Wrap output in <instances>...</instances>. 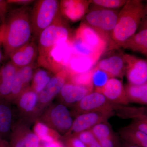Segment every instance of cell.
Instances as JSON below:
<instances>
[{"label":"cell","instance_id":"6da1fadb","mask_svg":"<svg viewBox=\"0 0 147 147\" xmlns=\"http://www.w3.org/2000/svg\"><path fill=\"white\" fill-rule=\"evenodd\" d=\"M30 11L26 6L13 9L4 22L3 47L5 59L33 39Z\"/></svg>","mask_w":147,"mask_h":147},{"label":"cell","instance_id":"7a4b0ae2","mask_svg":"<svg viewBox=\"0 0 147 147\" xmlns=\"http://www.w3.org/2000/svg\"><path fill=\"white\" fill-rule=\"evenodd\" d=\"M145 6L140 0H129L119 13L111 35L110 49L121 47L135 34L144 16Z\"/></svg>","mask_w":147,"mask_h":147},{"label":"cell","instance_id":"3957f363","mask_svg":"<svg viewBox=\"0 0 147 147\" xmlns=\"http://www.w3.org/2000/svg\"><path fill=\"white\" fill-rule=\"evenodd\" d=\"M72 36L68 23L60 13L38 37V57L46 55L56 45L69 41Z\"/></svg>","mask_w":147,"mask_h":147},{"label":"cell","instance_id":"277c9868","mask_svg":"<svg viewBox=\"0 0 147 147\" xmlns=\"http://www.w3.org/2000/svg\"><path fill=\"white\" fill-rule=\"evenodd\" d=\"M60 1L39 0L30 11V21L33 36L37 39L43 30L50 26L60 14Z\"/></svg>","mask_w":147,"mask_h":147},{"label":"cell","instance_id":"5b68a950","mask_svg":"<svg viewBox=\"0 0 147 147\" xmlns=\"http://www.w3.org/2000/svg\"><path fill=\"white\" fill-rule=\"evenodd\" d=\"M119 12L95 6L88 10L83 22L102 34L111 42V35L117 22Z\"/></svg>","mask_w":147,"mask_h":147},{"label":"cell","instance_id":"8992f818","mask_svg":"<svg viewBox=\"0 0 147 147\" xmlns=\"http://www.w3.org/2000/svg\"><path fill=\"white\" fill-rule=\"evenodd\" d=\"M72 55L69 41L56 45L46 55L38 57V65L55 73L66 69Z\"/></svg>","mask_w":147,"mask_h":147},{"label":"cell","instance_id":"52a82bcc","mask_svg":"<svg viewBox=\"0 0 147 147\" xmlns=\"http://www.w3.org/2000/svg\"><path fill=\"white\" fill-rule=\"evenodd\" d=\"M40 121L58 133L66 134L70 131L74 121L71 113L65 104L50 106L42 115Z\"/></svg>","mask_w":147,"mask_h":147},{"label":"cell","instance_id":"ba28073f","mask_svg":"<svg viewBox=\"0 0 147 147\" xmlns=\"http://www.w3.org/2000/svg\"><path fill=\"white\" fill-rule=\"evenodd\" d=\"M115 111L89 112L78 115L74 120L70 131L65 134L66 137L74 136L86 130H89L95 125L103 122L114 116Z\"/></svg>","mask_w":147,"mask_h":147},{"label":"cell","instance_id":"9c48e42d","mask_svg":"<svg viewBox=\"0 0 147 147\" xmlns=\"http://www.w3.org/2000/svg\"><path fill=\"white\" fill-rule=\"evenodd\" d=\"M115 105L101 93L93 91L74 105V111L77 115L89 112L114 111Z\"/></svg>","mask_w":147,"mask_h":147},{"label":"cell","instance_id":"30bf717a","mask_svg":"<svg viewBox=\"0 0 147 147\" xmlns=\"http://www.w3.org/2000/svg\"><path fill=\"white\" fill-rule=\"evenodd\" d=\"M73 36L82 40L100 55H102L108 48H110V42L107 38L83 21Z\"/></svg>","mask_w":147,"mask_h":147},{"label":"cell","instance_id":"8fae6325","mask_svg":"<svg viewBox=\"0 0 147 147\" xmlns=\"http://www.w3.org/2000/svg\"><path fill=\"white\" fill-rule=\"evenodd\" d=\"M126 62L125 74L129 84L139 86L147 83V59L124 54Z\"/></svg>","mask_w":147,"mask_h":147},{"label":"cell","instance_id":"7c38bea8","mask_svg":"<svg viewBox=\"0 0 147 147\" xmlns=\"http://www.w3.org/2000/svg\"><path fill=\"white\" fill-rule=\"evenodd\" d=\"M68 76V72L66 69L53 76L45 88L38 94L39 112L59 94L62 89L67 82Z\"/></svg>","mask_w":147,"mask_h":147},{"label":"cell","instance_id":"4fadbf2b","mask_svg":"<svg viewBox=\"0 0 147 147\" xmlns=\"http://www.w3.org/2000/svg\"><path fill=\"white\" fill-rule=\"evenodd\" d=\"M38 55V44L33 38L26 45L13 51L9 59L16 67L20 68L35 63Z\"/></svg>","mask_w":147,"mask_h":147},{"label":"cell","instance_id":"5bb4252c","mask_svg":"<svg viewBox=\"0 0 147 147\" xmlns=\"http://www.w3.org/2000/svg\"><path fill=\"white\" fill-rule=\"evenodd\" d=\"M90 1L64 0L60 2V11L66 20L76 22L84 18L88 11Z\"/></svg>","mask_w":147,"mask_h":147},{"label":"cell","instance_id":"9a60e30c","mask_svg":"<svg viewBox=\"0 0 147 147\" xmlns=\"http://www.w3.org/2000/svg\"><path fill=\"white\" fill-rule=\"evenodd\" d=\"M96 92L101 93L115 105H127L129 103L122 82L117 78H110L105 86Z\"/></svg>","mask_w":147,"mask_h":147},{"label":"cell","instance_id":"2e32d148","mask_svg":"<svg viewBox=\"0 0 147 147\" xmlns=\"http://www.w3.org/2000/svg\"><path fill=\"white\" fill-rule=\"evenodd\" d=\"M94 67L104 71L110 78L122 79L126 69L124 54H115L104 58L97 63Z\"/></svg>","mask_w":147,"mask_h":147},{"label":"cell","instance_id":"e0dca14e","mask_svg":"<svg viewBox=\"0 0 147 147\" xmlns=\"http://www.w3.org/2000/svg\"><path fill=\"white\" fill-rule=\"evenodd\" d=\"M93 89L92 86H81L67 81L59 94L64 104L75 105L93 91Z\"/></svg>","mask_w":147,"mask_h":147},{"label":"cell","instance_id":"ac0fdd59","mask_svg":"<svg viewBox=\"0 0 147 147\" xmlns=\"http://www.w3.org/2000/svg\"><path fill=\"white\" fill-rule=\"evenodd\" d=\"M14 102L22 115L25 116L38 114V94L30 86L19 95Z\"/></svg>","mask_w":147,"mask_h":147},{"label":"cell","instance_id":"d6986e66","mask_svg":"<svg viewBox=\"0 0 147 147\" xmlns=\"http://www.w3.org/2000/svg\"><path fill=\"white\" fill-rule=\"evenodd\" d=\"M10 102L0 100V137L10 138L13 127L14 114Z\"/></svg>","mask_w":147,"mask_h":147},{"label":"cell","instance_id":"ffe728a7","mask_svg":"<svg viewBox=\"0 0 147 147\" xmlns=\"http://www.w3.org/2000/svg\"><path fill=\"white\" fill-rule=\"evenodd\" d=\"M17 69L9 61L0 67V100H5L10 94Z\"/></svg>","mask_w":147,"mask_h":147},{"label":"cell","instance_id":"44dd1931","mask_svg":"<svg viewBox=\"0 0 147 147\" xmlns=\"http://www.w3.org/2000/svg\"><path fill=\"white\" fill-rule=\"evenodd\" d=\"M97 61L89 57L72 55L66 69L69 75L84 73L93 68Z\"/></svg>","mask_w":147,"mask_h":147},{"label":"cell","instance_id":"7402d4cb","mask_svg":"<svg viewBox=\"0 0 147 147\" xmlns=\"http://www.w3.org/2000/svg\"><path fill=\"white\" fill-rule=\"evenodd\" d=\"M121 47L142 53L147 58V29L139 30L137 33L125 42Z\"/></svg>","mask_w":147,"mask_h":147},{"label":"cell","instance_id":"603a6c76","mask_svg":"<svg viewBox=\"0 0 147 147\" xmlns=\"http://www.w3.org/2000/svg\"><path fill=\"white\" fill-rule=\"evenodd\" d=\"M69 41L73 55L89 57L97 61L102 55L91 48L82 40L73 35Z\"/></svg>","mask_w":147,"mask_h":147},{"label":"cell","instance_id":"cb8c5ba5","mask_svg":"<svg viewBox=\"0 0 147 147\" xmlns=\"http://www.w3.org/2000/svg\"><path fill=\"white\" fill-rule=\"evenodd\" d=\"M125 88L129 102L147 105V83L139 86L128 84Z\"/></svg>","mask_w":147,"mask_h":147},{"label":"cell","instance_id":"d4e9b609","mask_svg":"<svg viewBox=\"0 0 147 147\" xmlns=\"http://www.w3.org/2000/svg\"><path fill=\"white\" fill-rule=\"evenodd\" d=\"M124 141L139 147H147V134L127 126L120 132Z\"/></svg>","mask_w":147,"mask_h":147},{"label":"cell","instance_id":"484cf974","mask_svg":"<svg viewBox=\"0 0 147 147\" xmlns=\"http://www.w3.org/2000/svg\"><path fill=\"white\" fill-rule=\"evenodd\" d=\"M33 129L34 132L43 143H51L59 140L60 136L57 131L49 127L41 121L36 122Z\"/></svg>","mask_w":147,"mask_h":147},{"label":"cell","instance_id":"4316f807","mask_svg":"<svg viewBox=\"0 0 147 147\" xmlns=\"http://www.w3.org/2000/svg\"><path fill=\"white\" fill-rule=\"evenodd\" d=\"M53 76L48 70L38 68L35 71L31 88L39 94L45 88Z\"/></svg>","mask_w":147,"mask_h":147},{"label":"cell","instance_id":"83f0119b","mask_svg":"<svg viewBox=\"0 0 147 147\" xmlns=\"http://www.w3.org/2000/svg\"><path fill=\"white\" fill-rule=\"evenodd\" d=\"M90 130L98 142L115 134L107 121L98 124L91 129Z\"/></svg>","mask_w":147,"mask_h":147},{"label":"cell","instance_id":"f1b7e54d","mask_svg":"<svg viewBox=\"0 0 147 147\" xmlns=\"http://www.w3.org/2000/svg\"><path fill=\"white\" fill-rule=\"evenodd\" d=\"M26 89L17 68L11 91L5 100L11 103L14 102L19 95Z\"/></svg>","mask_w":147,"mask_h":147},{"label":"cell","instance_id":"f546056e","mask_svg":"<svg viewBox=\"0 0 147 147\" xmlns=\"http://www.w3.org/2000/svg\"><path fill=\"white\" fill-rule=\"evenodd\" d=\"M93 68L84 73L71 75L68 74L67 81L81 86L93 87L92 83Z\"/></svg>","mask_w":147,"mask_h":147},{"label":"cell","instance_id":"4dcf8cb0","mask_svg":"<svg viewBox=\"0 0 147 147\" xmlns=\"http://www.w3.org/2000/svg\"><path fill=\"white\" fill-rule=\"evenodd\" d=\"M110 77L104 71L94 67L92 77V83L95 91H97L102 88Z\"/></svg>","mask_w":147,"mask_h":147},{"label":"cell","instance_id":"1f68e13d","mask_svg":"<svg viewBox=\"0 0 147 147\" xmlns=\"http://www.w3.org/2000/svg\"><path fill=\"white\" fill-rule=\"evenodd\" d=\"M127 1L125 0H93L90 1V4L98 7L109 9H117L123 7Z\"/></svg>","mask_w":147,"mask_h":147},{"label":"cell","instance_id":"d6a6232c","mask_svg":"<svg viewBox=\"0 0 147 147\" xmlns=\"http://www.w3.org/2000/svg\"><path fill=\"white\" fill-rule=\"evenodd\" d=\"M22 135L26 147H41L39 138L24 125H22Z\"/></svg>","mask_w":147,"mask_h":147},{"label":"cell","instance_id":"836d02e7","mask_svg":"<svg viewBox=\"0 0 147 147\" xmlns=\"http://www.w3.org/2000/svg\"><path fill=\"white\" fill-rule=\"evenodd\" d=\"M36 67L35 63L27 66L18 68L21 79L26 89L30 87V84L32 80Z\"/></svg>","mask_w":147,"mask_h":147},{"label":"cell","instance_id":"e575fe53","mask_svg":"<svg viewBox=\"0 0 147 147\" xmlns=\"http://www.w3.org/2000/svg\"><path fill=\"white\" fill-rule=\"evenodd\" d=\"M73 136L77 137L86 146L90 144L96 140L90 129L82 131Z\"/></svg>","mask_w":147,"mask_h":147},{"label":"cell","instance_id":"d590c367","mask_svg":"<svg viewBox=\"0 0 147 147\" xmlns=\"http://www.w3.org/2000/svg\"><path fill=\"white\" fill-rule=\"evenodd\" d=\"M98 142L102 147H121V143L115 134Z\"/></svg>","mask_w":147,"mask_h":147},{"label":"cell","instance_id":"8d00e7d4","mask_svg":"<svg viewBox=\"0 0 147 147\" xmlns=\"http://www.w3.org/2000/svg\"><path fill=\"white\" fill-rule=\"evenodd\" d=\"M65 147H87L86 146L75 136H68L65 138Z\"/></svg>","mask_w":147,"mask_h":147},{"label":"cell","instance_id":"74e56055","mask_svg":"<svg viewBox=\"0 0 147 147\" xmlns=\"http://www.w3.org/2000/svg\"><path fill=\"white\" fill-rule=\"evenodd\" d=\"M7 4V1L0 0V27L5 20Z\"/></svg>","mask_w":147,"mask_h":147},{"label":"cell","instance_id":"f35d334b","mask_svg":"<svg viewBox=\"0 0 147 147\" xmlns=\"http://www.w3.org/2000/svg\"><path fill=\"white\" fill-rule=\"evenodd\" d=\"M3 24L0 27V67L2 65L3 61L5 60L3 47Z\"/></svg>","mask_w":147,"mask_h":147},{"label":"cell","instance_id":"ab89813d","mask_svg":"<svg viewBox=\"0 0 147 147\" xmlns=\"http://www.w3.org/2000/svg\"><path fill=\"white\" fill-rule=\"evenodd\" d=\"M34 1L30 0H8L7 1V3L10 4L18 5H23V6L27 5Z\"/></svg>","mask_w":147,"mask_h":147},{"label":"cell","instance_id":"60d3db41","mask_svg":"<svg viewBox=\"0 0 147 147\" xmlns=\"http://www.w3.org/2000/svg\"><path fill=\"white\" fill-rule=\"evenodd\" d=\"M139 28V30L144 29H147V5L145 6L144 16Z\"/></svg>","mask_w":147,"mask_h":147},{"label":"cell","instance_id":"b9f144b4","mask_svg":"<svg viewBox=\"0 0 147 147\" xmlns=\"http://www.w3.org/2000/svg\"><path fill=\"white\" fill-rule=\"evenodd\" d=\"M41 147H65L63 143L60 140L54 141L49 143H44V144L41 145Z\"/></svg>","mask_w":147,"mask_h":147},{"label":"cell","instance_id":"7bdbcfd3","mask_svg":"<svg viewBox=\"0 0 147 147\" xmlns=\"http://www.w3.org/2000/svg\"><path fill=\"white\" fill-rule=\"evenodd\" d=\"M0 147H11L9 142L0 137Z\"/></svg>","mask_w":147,"mask_h":147},{"label":"cell","instance_id":"ee69618b","mask_svg":"<svg viewBox=\"0 0 147 147\" xmlns=\"http://www.w3.org/2000/svg\"><path fill=\"white\" fill-rule=\"evenodd\" d=\"M121 147H139L136 145L131 144V143L123 141V143H121Z\"/></svg>","mask_w":147,"mask_h":147},{"label":"cell","instance_id":"f6af8a7d","mask_svg":"<svg viewBox=\"0 0 147 147\" xmlns=\"http://www.w3.org/2000/svg\"><path fill=\"white\" fill-rule=\"evenodd\" d=\"M86 146L87 147H102L97 140Z\"/></svg>","mask_w":147,"mask_h":147},{"label":"cell","instance_id":"bcb514c9","mask_svg":"<svg viewBox=\"0 0 147 147\" xmlns=\"http://www.w3.org/2000/svg\"><path fill=\"white\" fill-rule=\"evenodd\" d=\"M144 115L147 116V107H146V113H145V115Z\"/></svg>","mask_w":147,"mask_h":147}]
</instances>
